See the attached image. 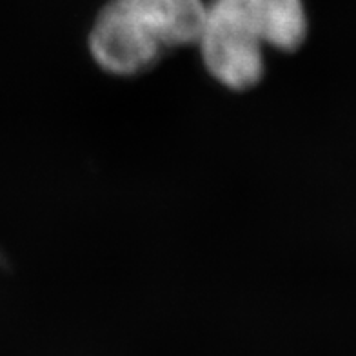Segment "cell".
<instances>
[{
  "instance_id": "cell-2",
  "label": "cell",
  "mask_w": 356,
  "mask_h": 356,
  "mask_svg": "<svg viewBox=\"0 0 356 356\" xmlns=\"http://www.w3.org/2000/svg\"><path fill=\"white\" fill-rule=\"evenodd\" d=\"M195 49L207 76L222 89L245 93L266 79L267 47L225 0H206Z\"/></svg>"
},
{
  "instance_id": "cell-3",
  "label": "cell",
  "mask_w": 356,
  "mask_h": 356,
  "mask_svg": "<svg viewBox=\"0 0 356 356\" xmlns=\"http://www.w3.org/2000/svg\"><path fill=\"white\" fill-rule=\"evenodd\" d=\"M267 51L295 53L307 40L309 15L304 0H227Z\"/></svg>"
},
{
  "instance_id": "cell-1",
  "label": "cell",
  "mask_w": 356,
  "mask_h": 356,
  "mask_svg": "<svg viewBox=\"0 0 356 356\" xmlns=\"http://www.w3.org/2000/svg\"><path fill=\"white\" fill-rule=\"evenodd\" d=\"M204 17L206 0H108L88 31V53L106 75H145L195 47Z\"/></svg>"
}]
</instances>
